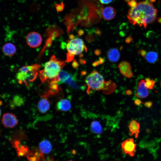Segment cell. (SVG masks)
<instances>
[{
  "label": "cell",
  "instance_id": "1",
  "mask_svg": "<svg viewBox=\"0 0 161 161\" xmlns=\"http://www.w3.org/2000/svg\"><path fill=\"white\" fill-rule=\"evenodd\" d=\"M155 0H144L137 3L135 7H131L127 16L129 22L145 28L148 24L154 22L157 14V10L152 3Z\"/></svg>",
  "mask_w": 161,
  "mask_h": 161
},
{
  "label": "cell",
  "instance_id": "2",
  "mask_svg": "<svg viewBox=\"0 0 161 161\" xmlns=\"http://www.w3.org/2000/svg\"><path fill=\"white\" fill-rule=\"evenodd\" d=\"M64 62L58 60L55 55L52 56L47 62L43 69L39 71L40 78L43 82L55 78L65 65Z\"/></svg>",
  "mask_w": 161,
  "mask_h": 161
},
{
  "label": "cell",
  "instance_id": "3",
  "mask_svg": "<svg viewBox=\"0 0 161 161\" xmlns=\"http://www.w3.org/2000/svg\"><path fill=\"white\" fill-rule=\"evenodd\" d=\"M40 66L38 64L27 65L21 67L16 74V78L20 83H29L34 81L38 74Z\"/></svg>",
  "mask_w": 161,
  "mask_h": 161
},
{
  "label": "cell",
  "instance_id": "4",
  "mask_svg": "<svg viewBox=\"0 0 161 161\" xmlns=\"http://www.w3.org/2000/svg\"><path fill=\"white\" fill-rule=\"evenodd\" d=\"M85 81L88 86L87 93H89L91 90H103L105 82L103 76L96 71H93L87 76Z\"/></svg>",
  "mask_w": 161,
  "mask_h": 161
},
{
  "label": "cell",
  "instance_id": "5",
  "mask_svg": "<svg viewBox=\"0 0 161 161\" xmlns=\"http://www.w3.org/2000/svg\"><path fill=\"white\" fill-rule=\"evenodd\" d=\"M67 51V61H70L75 55L81 54L86 49L83 41L79 38H71L66 46Z\"/></svg>",
  "mask_w": 161,
  "mask_h": 161
},
{
  "label": "cell",
  "instance_id": "6",
  "mask_svg": "<svg viewBox=\"0 0 161 161\" xmlns=\"http://www.w3.org/2000/svg\"><path fill=\"white\" fill-rule=\"evenodd\" d=\"M121 146L123 152L130 157L134 156L136 150L137 144L134 143L132 138L126 139L121 143Z\"/></svg>",
  "mask_w": 161,
  "mask_h": 161
},
{
  "label": "cell",
  "instance_id": "7",
  "mask_svg": "<svg viewBox=\"0 0 161 161\" xmlns=\"http://www.w3.org/2000/svg\"><path fill=\"white\" fill-rule=\"evenodd\" d=\"M27 45L32 48H36L40 46L42 43L41 35L36 32H32L29 33L26 38Z\"/></svg>",
  "mask_w": 161,
  "mask_h": 161
},
{
  "label": "cell",
  "instance_id": "8",
  "mask_svg": "<svg viewBox=\"0 0 161 161\" xmlns=\"http://www.w3.org/2000/svg\"><path fill=\"white\" fill-rule=\"evenodd\" d=\"M1 122L4 127L9 128L14 127L18 123V119L16 115L10 113H6L3 115Z\"/></svg>",
  "mask_w": 161,
  "mask_h": 161
},
{
  "label": "cell",
  "instance_id": "9",
  "mask_svg": "<svg viewBox=\"0 0 161 161\" xmlns=\"http://www.w3.org/2000/svg\"><path fill=\"white\" fill-rule=\"evenodd\" d=\"M145 80L141 79L138 83V85L136 93V96L140 99H144L149 95L148 89L145 84Z\"/></svg>",
  "mask_w": 161,
  "mask_h": 161
},
{
  "label": "cell",
  "instance_id": "10",
  "mask_svg": "<svg viewBox=\"0 0 161 161\" xmlns=\"http://www.w3.org/2000/svg\"><path fill=\"white\" fill-rule=\"evenodd\" d=\"M118 67L121 73L125 77L130 78L133 76V73L130 64L126 61H121Z\"/></svg>",
  "mask_w": 161,
  "mask_h": 161
},
{
  "label": "cell",
  "instance_id": "11",
  "mask_svg": "<svg viewBox=\"0 0 161 161\" xmlns=\"http://www.w3.org/2000/svg\"><path fill=\"white\" fill-rule=\"evenodd\" d=\"M128 127L130 135H134L135 138H137L140 131V126L139 123L135 120H132L130 122Z\"/></svg>",
  "mask_w": 161,
  "mask_h": 161
},
{
  "label": "cell",
  "instance_id": "12",
  "mask_svg": "<svg viewBox=\"0 0 161 161\" xmlns=\"http://www.w3.org/2000/svg\"><path fill=\"white\" fill-rule=\"evenodd\" d=\"M116 14V12L115 9L111 6L106 7L102 10V16L104 19L106 20L113 19Z\"/></svg>",
  "mask_w": 161,
  "mask_h": 161
},
{
  "label": "cell",
  "instance_id": "13",
  "mask_svg": "<svg viewBox=\"0 0 161 161\" xmlns=\"http://www.w3.org/2000/svg\"><path fill=\"white\" fill-rule=\"evenodd\" d=\"M70 101L67 99H64L60 100L57 103L56 109L58 111L66 112L69 110L71 108Z\"/></svg>",
  "mask_w": 161,
  "mask_h": 161
},
{
  "label": "cell",
  "instance_id": "14",
  "mask_svg": "<svg viewBox=\"0 0 161 161\" xmlns=\"http://www.w3.org/2000/svg\"><path fill=\"white\" fill-rule=\"evenodd\" d=\"M39 148L41 153L45 154L50 153L52 149L51 143L48 140L44 139L41 141L39 144Z\"/></svg>",
  "mask_w": 161,
  "mask_h": 161
},
{
  "label": "cell",
  "instance_id": "15",
  "mask_svg": "<svg viewBox=\"0 0 161 161\" xmlns=\"http://www.w3.org/2000/svg\"><path fill=\"white\" fill-rule=\"evenodd\" d=\"M37 107L40 112L42 113H45L50 108V102L46 98H42L38 102Z\"/></svg>",
  "mask_w": 161,
  "mask_h": 161
},
{
  "label": "cell",
  "instance_id": "16",
  "mask_svg": "<svg viewBox=\"0 0 161 161\" xmlns=\"http://www.w3.org/2000/svg\"><path fill=\"white\" fill-rule=\"evenodd\" d=\"M2 51L4 54L6 56H11L16 53V49L15 46L13 44L7 43L2 47Z\"/></svg>",
  "mask_w": 161,
  "mask_h": 161
},
{
  "label": "cell",
  "instance_id": "17",
  "mask_svg": "<svg viewBox=\"0 0 161 161\" xmlns=\"http://www.w3.org/2000/svg\"><path fill=\"white\" fill-rule=\"evenodd\" d=\"M107 56L108 59L110 61L114 62H117L119 60L120 54L117 49L112 48L108 51Z\"/></svg>",
  "mask_w": 161,
  "mask_h": 161
},
{
  "label": "cell",
  "instance_id": "18",
  "mask_svg": "<svg viewBox=\"0 0 161 161\" xmlns=\"http://www.w3.org/2000/svg\"><path fill=\"white\" fill-rule=\"evenodd\" d=\"M158 57V54L157 52L151 51L147 53L145 57L148 62L151 64H154L156 62Z\"/></svg>",
  "mask_w": 161,
  "mask_h": 161
},
{
  "label": "cell",
  "instance_id": "19",
  "mask_svg": "<svg viewBox=\"0 0 161 161\" xmlns=\"http://www.w3.org/2000/svg\"><path fill=\"white\" fill-rule=\"evenodd\" d=\"M91 131L96 134H100L102 131V126L100 123L97 121L92 122L90 125Z\"/></svg>",
  "mask_w": 161,
  "mask_h": 161
},
{
  "label": "cell",
  "instance_id": "20",
  "mask_svg": "<svg viewBox=\"0 0 161 161\" xmlns=\"http://www.w3.org/2000/svg\"><path fill=\"white\" fill-rule=\"evenodd\" d=\"M12 103L13 105L20 106L23 104L24 102L22 97L18 95H16L13 98Z\"/></svg>",
  "mask_w": 161,
  "mask_h": 161
},
{
  "label": "cell",
  "instance_id": "21",
  "mask_svg": "<svg viewBox=\"0 0 161 161\" xmlns=\"http://www.w3.org/2000/svg\"><path fill=\"white\" fill-rule=\"evenodd\" d=\"M145 84L146 87L149 89H153L155 83V81L149 78H147L145 80Z\"/></svg>",
  "mask_w": 161,
  "mask_h": 161
},
{
  "label": "cell",
  "instance_id": "22",
  "mask_svg": "<svg viewBox=\"0 0 161 161\" xmlns=\"http://www.w3.org/2000/svg\"><path fill=\"white\" fill-rule=\"evenodd\" d=\"M56 11L58 12H61L64 9L65 5L64 3L61 2L60 4H56L55 5Z\"/></svg>",
  "mask_w": 161,
  "mask_h": 161
},
{
  "label": "cell",
  "instance_id": "23",
  "mask_svg": "<svg viewBox=\"0 0 161 161\" xmlns=\"http://www.w3.org/2000/svg\"><path fill=\"white\" fill-rule=\"evenodd\" d=\"M146 37L150 39L153 38L155 36V34L154 32L152 31L148 32L146 34Z\"/></svg>",
  "mask_w": 161,
  "mask_h": 161
},
{
  "label": "cell",
  "instance_id": "24",
  "mask_svg": "<svg viewBox=\"0 0 161 161\" xmlns=\"http://www.w3.org/2000/svg\"><path fill=\"white\" fill-rule=\"evenodd\" d=\"M128 4L131 7H135L137 5V3L135 0H132L129 2Z\"/></svg>",
  "mask_w": 161,
  "mask_h": 161
},
{
  "label": "cell",
  "instance_id": "25",
  "mask_svg": "<svg viewBox=\"0 0 161 161\" xmlns=\"http://www.w3.org/2000/svg\"><path fill=\"white\" fill-rule=\"evenodd\" d=\"M153 103L151 101H148L144 103V105L146 107L150 108L153 105Z\"/></svg>",
  "mask_w": 161,
  "mask_h": 161
},
{
  "label": "cell",
  "instance_id": "26",
  "mask_svg": "<svg viewBox=\"0 0 161 161\" xmlns=\"http://www.w3.org/2000/svg\"><path fill=\"white\" fill-rule=\"evenodd\" d=\"M139 53L143 57H145L147 54L146 51L145 50L141 49L138 51Z\"/></svg>",
  "mask_w": 161,
  "mask_h": 161
},
{
  "label": "cell",
  "instance_id": "27",
  "mask_svg": "<svg viewBox=\"0 0 161 161\" xmlns=\"http://www.w3.org/2000/svg\"><path fill=\"white\" fill-rule=\"evenodd\" d=\"M134 103L135 105L137 106L140 105L142 103H143L142 101L139 99L135 100Z\"/></svg>",
  "mask_w": 161,
  "mask_h": 161
},
{
  "label": "cell",
  "instance_id": "28",
  "mask_svg": "<svg viewBox=\"0 0 161 161\" xmlns=\"http://www.w3.org/2000/svg\"><path fill=\"white\" fill-rule=\"evenodd\" d=\"M132 41L133 39L130 36L127 37L125 40L126 42L128 44L130 43L131 41Z\"/></svg>",
  "mask_w": 161,
  "mask_h": 161
},
{
  "label": "cell",
  "instance_id": "29",
  "mask_svg": "<svg viewBox=\"0 0 161 161\" xmlns=\"http://www.w3.org/2000/svg\"><path fill=\"white\" fill-rule=\"evenodd\" d=\"M100 2L103 4H108L111 2L112 0H100Z\"/></svg>",
  "mask_w": 161,
  "mask_h": 161
},
{
  "label": "cell",
  "instance_id": "30",
  "mask_svg": "<svg viewBox=\"0 0 161 161\" xmlns=\"http://www.w3.org/2000/svg\"><path fill=\"white\" fill-rule=\"evenodd\" d=\"M126 94L128 95H130L132 94V92L130 90H127L126 92Z\"/></svg>",
  "mask_w": 161,
  "mask_h": 161
},
{
  "label": "cell",
  "instance_id": "31",
  "mask_svg": "<svg viewBox=\"0 0 161 161\" xmlns=\"http://www.w3.org/2000/svg\"><path fill=\"white\" fill-rule=\"evenodd\" d=\"M158 21L159 23H161V17H160L158 18Z\"/></svg>",
  "mask_w": 161,
  "mask_h": 161
},
{
  "label": "cell",
  "instance_id": "32",
  "mask_svg": "<svg viewBox=\"0 0 161 161\" xmlns=\"http://www.w3.org/2000/svg\"><path fill=\"white\" fill-rule=\"evenodd\" d=\"M126 1L127 2H129L130 1L132 0H124Z\"/></svg>",
  "mask_w": 161,
  "mask_h": 161
},
{
  "label": "cell",
  "instance_id": "33",
  "mask_svg": "<svg viewBox=\"0 0 161 161\" xmlns=\"http://www.w3.org/2000/svg\"><path fill=\"white\" fill-rule=\"evenodd\" d=\"M114 161H121L119 159H117L115 160Z\"/></svg>",
  "mask_w": 161,
  "mask_h": 161
},
{
  "label": "cell",
  "instance_id": "34",
  "mask_svg": "<svg viewBox=\"0 0 161 161\" xmlns=\"http://www.w3.org/2000/svg\"><path fill=\"white\" fill-rule=\"evenodd\" d=\"M1 109H0V118L1 116Z\"/></svg>",
  "mask_w": 161,
  "mask_h": 161
},
{
  "label": "cell",
  "instance_id": "35",
  "mask_svg": "<svg viewBox=\"0 0 161 161\" xmlns=\"http://www.w3.org/2000/svg\"><path fill=\"white\" fill-rule=\"evenodd\" d=\"M2 102L1 101H0V105H1L2 104Z\"/></svg>",
  "mask_w": 161,
  "mask_h": 161
},
{
  "label": "cell",
  "instance_id": "36",
  "mask_svg": "<svg viewBox=\"0 0 161 161\" xmlns=\"http://www.w3.org/2000/svg\"><path fill=\"white\" fill-rule=\"evenodd\" d=\"M160 87L161 88V80L160 82Z\"/></svg>",
  "mask_w": 161,
  "mask_h": 161
},
{
  "label": "cell",
  "instance_id": "37",
  "mask_svg": "<svg viewBox=\"0 0 161 161\" xmlns=\"http://www.w3.org/2000/svg\"><path fill=\"white\" fill-rule=\"evenodd\" d=\"M73 161L72 160H67V161Z\"/></svg>",
  "mask_w": 161,
  "mask_h": 161
}]
</instances>
